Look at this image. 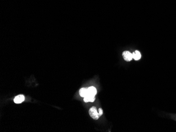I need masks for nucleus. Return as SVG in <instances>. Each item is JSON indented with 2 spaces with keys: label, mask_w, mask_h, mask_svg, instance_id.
Wrapping results in <instances>:
<instances>
[{
  "label": "nucleus",
  "mask_w": 176,
  "mask_h": 132,
  "mask_svg": "<svg viewBox=\"0 0 176 132\" xmlns=\"http://www.w3.org/2000/svg\"><path fill=\"white\" fill-rule=\"evenodd\" d=\"M79 94L82 97H85L88 95V89L87 88H81L79 91Z\"/></svg>",
  "instance_id": "5"
},
{
  "label": "nucleus",
  "mask_w": 176,
  "mask_h": 132,
  "mask_svg": "<svg viewBox=\"0 0 176 132\" xmlns=\"http://www.w3.org/2000/svg\"><path fill=\"white\" fill-rule=\"evenodd\" d=\"M122 56L124 60L127 62L131 61L133 59L132 54L129 51H124L122 53Z\"/></svg>",
  "instance_id": "2"
},
{
  "label": "nucleus",
  "mask_w": 176,
  "mask_h": 132,
  "mask_svg": "<svg viewBox=\"0 0 176 132\" xmlns=\"http://www.w3.org/2000/svg\"><path fill=\"white\" fill-rule=\"evenodd\" d=\"M99 115H100V116L102 115L103 114V110H102V109L100 108L99 109Z\"/></svg>",
  "instance_id": "8"
},
{
  "label": "nucleus",
  "mask_w": 176,
  "mask_h": 132,
  "mask_svg": "<svg viewBox=\"0 0 176 132\" xmlns=\"http://www.w3.org/2000/svg\"><path fill=\"white\" fill-rule=\"evenodd\" d=\"M89 113L90 116L93 119L95 120L98 119L100 116L99 112H98L97 110H96V108L94 106L92 107L90 109Z\"/></svg>",
  "instance_id": "1"
},
{
  "label": "nucleus",
  "mask_w": 176,
  "mask_h": 132,
  "mask_svg": "<svg viewBox=\"0 0 176 132\" xmlns=\"http://www.w3.org/2000/svg\"><path fill=\"white\" fill-rule=\"evenodd\" d=\"M132 55H133V59L135 61H138L140 60L141 57V53L138 51H134L132 53Z\"/></svg>",
  "instance_id": "6"
},
{
  "label": "nucleus",
  "mask_w": 176,
  "mask_h": 132,
  "mask_svg": "<svg viewBox=\"0 0 176 132\" xmlns=\"http://www.w3.org/2000/svg\"><path fill=\"white\" fill-rule=\"evenodd\" d=\"M95 97L94 96H90V95H88L86 97H84V101L87 103V102H93L95 101Z\"/></svg>",
  "instance_id": "7"
},
{
  "label": "nucleus",
  "mask_w": 176,
  "mask_h": 132,
  "mask_svg": "<svg viewBox=\"0 0 176 132\" xmlns=\"http://www.w3.org/2000/svg\"><path fill=\"white\" fill-rule=\"evenodd\" d=\"M25 100V97L23 95H19L16 96L14 99V102L16 104H20V103H22Z\"/></svg>",
  "instance_id": "3"
},
{
  "label": "nucleus",
  "mask_w": 176,
  "mask_h": 132,
  "mask_svg": "<svg viewBox=\"0 0 176 132\" xmlns=\"http://www.w3.org/2000/svg\"><path fill=\"white\" fill-rule=\"evenodd\" d=\"M88 95L94 96L97 93V91L94 87L91 86L88 89Z\"/></svg>",
  "instance_id": "4"
}]
</instances>
